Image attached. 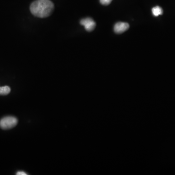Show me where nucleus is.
I'll return each instance as SVG.
<instances>
[{
  "label": "nucleus",
  "instance_id": "obj_1",
  "mask_svg": "<svg viewBox=\"0 0 175 175\" xmlns=\"http://www.w3.org/2000/svg\"><path fill=\"white\" fill-rule=\"evenodd\" d=\"M54 8V5L50 0H37L32 2L30 9L34 16L44 18L51 15Z\"/></svg>",
  "mask_w": 175,
  "mask_h": 175
},
{
  "label": "nucleus",
  "instance_id": "obj_2",
  "mask_svg": "<svg viewBox=\"0 0 175 175\" xmlns=\"http://www.w3.org/2000/svg\"><path fill=\"white\" fill-rule=\"evenodd\" d=\"M18 124V120L15 117L7 116L0 121V127L3 129H8L15 127Z\"/></svg>",
  "mask_w": 175,
  "mask_h": 175
},
{
  "label": "nucleus",
  "instance_id": "obj_3",
  "mask_svg": "<svg viewBox=\"0 0 175 175\" xmlns=\"http://www.w3.org/2000/svg\"><path fill=\"white\" fill-rule=\"evenodd\" d=\"M80 24L84 26L85 29L88 32H91L94 30L96 26L95 22L90 18H87L81 20L80 21Z\"/></svg>",
  "mask_w": 175,
  "mask_h": 175
},
{
  "label": "nucleus",
  "instance_id": "obj_4",
  "mask_svg": "<svg viewBox=\"0 0 175 175\" xmlns=\"http://www.w3.org/2000/svg\"><path fill=\"white\" fill-rule=\"evenodd\" d=\"M129 24L124 22H118L114 26V32L117 34H121L129 29Z\"/></svg>",
  "mask_w": 175,
  "mask_h": 175
},
{
  "label": "nucleus",
  "instance_id": "obj_5",
  "mask_svg": "<svg viewBox=\"0 0 175 175\" xmlns=\"http://www.w3.org/2000/svg\"><path fill=\"white\" fill-rule=\"evenodd\" d=\"M152 12L153 15L155 17H158L163 14V10L159 6H156L154 7L152 9Z\"/></svg>",
  "mask_w": 175,
  "mask_h": 175
},
{
  "label": "nucleus",
  "instance_id": "obj_6",
  "mask_svg": "<svg viewBox=\"0 0 175 175\" xmlns=\"http://www.w3.org/2000/svg\"><path fill=\"white\" fill-rule=\"evenodd\" d=\"M11 91L10 88L8 86H3L0 87V95H6L10 93Z\"/></svg>",
  "mask_w": 175,
  "mask_h": 175
},
{
  "label": "nucleus",
  "instance_id": "obj_7",
  "mask_svg": "<svg viewBox=\"0 0 175 175\" xmlns=\"http://www.w3.org/2000/svg\"><path fill=\"white\" fill-rule=\"evenodd\" d=\"M112 0H100V2L102 5L104 6H107L110 5Z\"/></svg>",
  "mask_w": 175,
  "mask_h": 175
},
{
  "label": "nucleus",
  "instance_id": "obj_8",
  "mask_svg": "<svg viewBox=\"0 0 175 175\" xmlns=\"http://www.w3.org/2000/svg\"><path fill=\"white\" fill-rule=\"evenodd\" d=\"M16 175H26L27 174H26L25 172H24V171H19V172H17Z\"/></svg>",
  "mask_w": 175,
  "mask_h": 175
}]
</instances>
